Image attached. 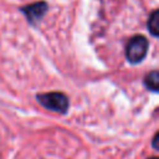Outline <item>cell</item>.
Returning <instances> with one entry per match:
<instances>
[{"label": "cell", "instance_id": "7", "mask_svg": "<svg viewBox=\"0 0 159 159\" xmlns=\"http://www.w3.org/2000/svg\"><path fill=\"white\" fill-rule=\"evenodd\" d=\"M148 159H158L157 157H152V158H148Z\"/></svg>", "mask_w": 159, "mask_h": 159}, {"label": "cell", "instance_id": "5", "mask_svg": "<svg viewBox=\"0 0 159 159\" xmlns=\"http://www.w3.org/2000/svg\"><path fill=\"white\" fill-rule=\"evenodd\" d=\"M147 25H148V30L150 35L154 37H158L159 36V11L158 10L152 11V14L148 17Z\"/></svg>", "mask_w": 159, "mask_h": 159}, {"label": "cell", "instance_id": "6", "mask_svg": "<svg viewBox=\"0 0 159 159\" xmlns=\"http://www.w3.org/2000/svg\"><path fill=\"white\" fill-rule=\"evenodd\" d=\"M158 138H159V133L157 132V133L154 134V137H153V142H152V145H153V148H154L155 150L159 149V147H158Z\"/></svg>", "mask_w": 159, "mask_h": 159}, {"label": "cell", "instance_id": "4", "mask_svg": "<svg viewBox=\"0 0 159 159\" xmlns=\"http://www.w3.org/2000/svg\"><path fill=\"white\" fill-rule=\"evenodd\" d=\"M143 82H144L145 88H148L149 91H152L154 93L159 92V72L158 71L154 70V71H150L149 73H147Z\"/></svg>", "mask_w": 159, "mask_h": 159}, {"label": "cell", "instance_id": "1", "mask_svg": "<svg viewBox=\"0 0 159 159\" xmlns=\"http://www.w3.org/2000/svg\"><path fill=\"white\" fill-rule=\"evenodd\" d=\"M36 101L46 109L66 114L68 112L70 101L68 97L62 92H46V93H37Z\"/></svg>", "mask_w": 159, "mask_h": 159}, {"label": "cell", "instance_id": "2", "mask_svg": "<svg viewBox=\"0 0 159 159\" xmlns=\"http://www.w3.org/2000/svg\"><path fill=\"white\" fill-rule=\"evenodd\" d=\"M149 42L148 39L143 35H134L133 37L129 39L125 46V57L127 61L132 65H138L140 63L148 52Z\"/></svg>", "mask_w": 159, "mask_h": 159}, {"label": "cell", "instance_id": "3", "mask_svg": "<svg viewBox=\"0 0 159 159\" xmlns=\"http://www.w3.org/2000/svg\"><path fill=\"white\" fill-rule=\"evenodd\" d=\"M20 11L25 15L27 22L31 26H36L48 11V5L46 1H36L20 7Z\"/></svg>", "mask_w": 159, "mask_h": 159}]
</instances>
